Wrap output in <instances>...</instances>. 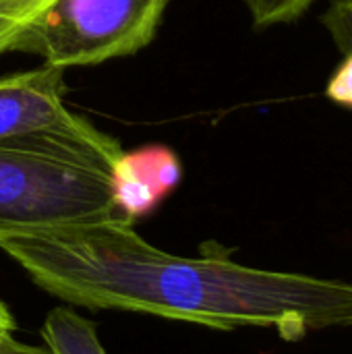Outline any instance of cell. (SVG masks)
Here are the masks:
<instances>
[{
  "instance_id": "cell-3",
  "label": "cell",
  "mask_w": 352,
  "mask_h": 354,
  "mask_svg": "<svg viewBox=\"0 0 352 354\" xmlns=\"http://www.w3.org/2000/svg\"><path fill=\"white\" fill-rule=\"evenodd\" d=\"M170 0H54L12 52L58 68L93 66L137 54L156 37Z\"/></svg>"
},
{
  "instance_id": "cell-10",
  "label": "cell",
  "mask_w": 352,
  "mask_h": 354,
  "mask_svg": "<svg viewBox=\"0 0 352 354\" xmlns=\"http://www.w3.org/2000/svg\"><path fill=\"white\" fill-rule=\"evenodd\" d=\"M0 354H50L46 346H35L17 340L15 336H0Z\"/></svg>"
},
{
  "instance_id": "cell-4",
  "label": "cell",
  "mask_w": 352,
  "mask_h": 354,
  "mask_svg": "<svg viewBox=\"0 0 352 354\" xmlns=\"http://www.w3.org/2000/svg\"><path fill=\"white\" fill-rule=\"evenodd\" d=\"M64 91V68L50 64L0 77V145L77 160L114 174L124 153L120 141L68 110Z\"/></svg>"
},
{
  "instance_id": "cell-11",
  "label": "cell",
  "mask_w": 352,
  "mask_h": 354,
  "mask_svg": "<svg viewBox=\"0 0 352 354\" xmlns=\"http://www.w3.org/2000/svg\"><path fill=\"white\" fill-rule=\"evenodd\" d=\"M15 332H17V322L10 309L6 307V303L0 299V336H15Z\"/></svg>"
},
{
  "instance_id": "cell-5",
  "label": "cell",
  "mask_w": 352,
  "mask_h": 354,
  "mask_svg": "<svg viewBox=\"0 0 352 354\" xmlns=\"http://www.w3.org/2000/svg\"><path fill=\"white\" fill-rule=\"evenodd\" d=\"M41 338L50 354H108L98 326L71 307H58L46 315Z\"/></svg>"
},
{
  "instance_id": "cell-8",
  "label": "cell",
  "mask_w": 352,
  "mask_h": 354,
  "mask_svg": "<svg viewBox=\"0 0 352 354\" xmlns=\"http://www.w3.org/2000/svg\"><path fill=\"white\" fill-rule=\"evenodd\" d=\"M54 0H0V54L12 52L23 31Z\"/></svg>"
},
{
  "instance_id": "cell-7",
  "label": "cell",
  "mask_w": 352,
  "mask_h": 354,
  "mask_svg": "<svg viewBox=\"0 0 352 354\" xmlns=\"http://www.w3.org/2000/svg\"><path fill=\"white\" fill-rule=\"evenodd\" d=\"M118 164L145 183L160 197V201L172 193L183 176L180 160L170 147L164 145H147L137 151H124Z\"/></svg>"
},
{
  "instance_id": "cell-1",
  "label": "cell",
  "mask_w": 352,
  "mask_h": 354,
  "mask_svg": "<svg viewBox=\"0 0 352 354\" xmlns=\"http://www.w3.org/2000/svg\"><path fill=\"white\" fill-rule=\"evenodd\" d=\"M116 218L0 243L48 295L87 309H116L214 330L268 328L286 342L352 328V284L259 270L222 255L185 257L149 245Z\"/></svg>"
},
{
  "instance_id": "cell-2",
  "label": "cell",
  "mask_w": 352,
  "mask_h": 354,
  "mask_svg": "<svg viewBox=\"0 0 352 354\" xmlns=\"http://www.w3.org/2000/svg\"><path fill=\"white\" fill-rule=\"evenodd\" d=\"M112 178L91 164L0 145V243L122 218Z\"/></svg>"
},
{
  "instance_id": "cell-9",
  "label": "cell",
  "mask_w": 352,
  "mask_h": 354,
  "mask_svg": "<svg viewBox=\"0 0 352 354\" xmlns=\"http://www.w3.org/2000/svg\"><path fill=\"white\" fill-rule=\"evenodd\" d=\"M255 27H274L301 19L315 0H245Z\"/></svg>"
},
{
  "instance_id": "cell-6",
  "label": "cell",
  "mask_w": 352,
  "mask_h": 354,
  "mask_svg": "<svg viewBox=\"0 0 352 354\" xmlns=\"http://www.w3.org/2000/svg\"><path fill=\"white\" fill-rule=\"evenodd\" d=\"M322 25L342 52L340 64L328 79L326 95L332 104L352 110V0H330Z\"/></svg>"
}]
</instances>
